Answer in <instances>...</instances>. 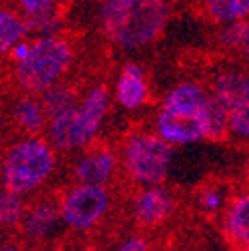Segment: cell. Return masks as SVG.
I'll return each mask as SVG.
<instances>
[{"mask_svg":"<svg viewBox=\"0 0 249 251\" xmlns=\"http://www.w3.org/2000/svg\"><path fill=\"white\" fill-rule=\"evenodd\" d=\"M222 229L233 247H247L249 243V196H233L224 209Z\"/></svg>","mask_w":249,"mask_h":251,"instance_id":"cell-15","label":"cell"},{"mask_svg":"<svg viewBox=\"0 0 249 251\" xmlns=\"http://www.w3.org/2000/svg\"><path fill=\"white\" fill-rule=\"evenodd\" d=\"M112 207V196L108 187L70 185L58 200V211L62 227L78 233L96 229Z\"/></svg>","mask_w":249,"mask_h":251,"instance_id":"cell-6","label":"cell"},{"mask_svg":"<svg viewBox=\"0 0 249 251\" xmlns=\"http://www.w3.org/2000/svg\"><path fill=\"white\" fill-rule=\"evenodd\" d=\"M209 104V90L194 80H185L170 88V92L164 96L162 106L172 112H181V114H194V116H203L207 112Z\"/></svg>","mask_w":249,"mask_h":251,"instance_id":"cell-14","label":"cell"},{"mask_svg":"<svg viewBox=\"0 0 249 251\" xmlns=\"http://www.w3.org/2000/svg\"><path fill=\"white\" fill-rule=\"evenodd\" d=\"M10 116L16 128L24 136H42L46 130V112L40 104L38 96H30V94H22L18 96L10 108Z\"/></svg>","mask_w":249,"mask_h":251,"instance_id":"cell-16","label":"cell"},{"mask_svg":"<svg viewBox=\"0 0 249 251\" xmlns=\"http://www.w3.org/2000/svg\"><path fill=\"white\" fill-rule=\"evenodd\" d=\"M16 12L22 16L28 34L34 32L36 38L58 36L62 28V6L54 0H20Z\"/></svg>","mask_w":249,"mask_h":251,"instance_id":"cell-13","label":"cell"},{"mask_svg":"<svg viewBox=\"0 0 249 251\" xmlns=\"http://www.w3.org/2000/svg\"><path fill=\"white\" fill-rule=\"evenodd\" d=\"M28 38V28L16 8L0 6V58L8 56L10 48Z\"/></svg>","mask_w":249,"mask_h":251,"instance_id":"cell-17","label":"cell"},{"mask_svg":"<svg viewBox=\"0 0 249 251\" xmlns=\"http://www.w3.org/2000/svg\"><path fill=\"white\" fill-rule=\"evenodd\" d=\"M0 251H22V247L16 243H6V245L0 247Z\"/></svg>","mask_w":249,"mask_h":251,"instance_id":"cell-26","label":"cell"},{"mask_svg":"<svg viewBox=\"0 0 249 251\" xmlns=\"http://www.w3.org/2000/svg\"><path fill=\"white\" fill-rule=\"evenodd\" d=\"M58 168V151L44 136H24L0 153L2 190L26 198L38 192Z\"/></svg>","mask_w":249,"mask_h":251,"instance_id":"cell-3","label":"cell"},{"mask_svg":"<svg viewBox=\"0 0 249 251\" xmlns=\"http://www.w3.org/2000/svg\"><path fill=\"white\" fill-rule=\"evenodd\" d=\"M116 251H151V247H149V243H148L146 237H142V235H130V237H126V239H124L116 247Z\"/></svg>","mask_w":249,"mask_h":251,"instance_id":"cell-24","label":"cell"},{"mask_svg":"<svg viewBox=\"0 0 249 251\" xmlns=\"http://www.w3.org/2000/svg\"><path fill=\"white\" fill-rule=\"evenodd\" d=\"M220 42L224 48L235 50V52H243L247 54V44H249V26L247 20L245 22H237L231 26H224L220 32Z\"/></svg>","mask_w":249,"mask_h":251,"instance_id":"cell-22","label":"cell"},{"mask_svg":"<svg viewBox=\"0 0 249 251\" xmlns=\"http://www.w3.org/2000/svg\"><path fill=\"white\" fill-rule=\"evenodd\" d=\"M74 58V48L64 36L34 38L26 60L12 66L14 82L24 94L40 96L44 90L64 82Z\"/></svg>","mask_w":249,"mask_h":251,"instance_id":"cell-4","label":"cell"},{"mask_svg":"<svg viewBox=\"0 0 249 251\" xmlns=\"http://www.w3.org/2000/svg\"><path fill=\"white\" fill-rule=\"evenodd\" d=\"M177 207L175 196L164 185L140 187L132 198V219L142 229H153L164 226Z\"/></svg>","mask_w":249,"mask_h":251,"instance_id":"cell-9","label":"cell"},{"mask_svg":"<svg viewBox=\"0 0 249 251\" xmlns=\"http://www.w3.org/2000/svg\"><path fill=\"white\" fill-rule=\"evenodd\" d=\"M120 168L140 187L164 185L174 164V148L153 132L136 130L124 138L118 151Z\"/></svg>","mask_w":249,"mask_h":251,"instance_id":"cell-5","label":"cell"},{"mask_svg":"<svg viewBox=\"0 0 249 251\" xmlns=\"http://www.w3.org/2000/svg\"><path fill=\"white\" fill-rule=\"evenodd\" d=\"M110 112V90L104 84H92L86 88L78 102L48 118L46 124V140L56 151H84L94 146L96 138L106 122Z\"/></svg>","mask_w":249,"mask_h":251,"instance_id":"cell-2","label":"cell"},{"mask_svg":"<svg viewBox=\"0 0 249 251\" xmlns=\"http://www.w3.org/2000/svg\"><path fill=\"white\" fill-rule=\"evenodd\" d=\"M233 251H249V249H247V247H235Z\"/></svg>","mask_w":249,"mask_h":251,"instance_id":"cell-27","label":"cell"},{"mask_svg":"<svg viewBox=\"0 0 249 251\" xmlns=\"http://www.w3.org/2000/svg\"><path fill=\"white\" fill-rule=\"evenodd\" d=\"M207 90L211 94V98L227 114L249 108V78L239 68L220 70L213 76Z\"/></svg>","mask_w":249,"mask_h":251,"instance_id":"cell-10","label":"cell"},{"mask_svg":"<svg viewBox=\"0 0 249 251\" xmlns=\"http://www.w3.org/2000/svg\"><path fill=\"white\" fill-rule=\"evenodd\" d=\"M229 136L227 130V112L217 104L211 94H209V104H207V140L211 142H222Z\"/></svg>","mask_w":249,"mask_h":251,"instance_id":"cell-21","label":"cell"},{"mask_svg":"<svg viewBox=\"0 0 249 251\" xmlns=\"http://www.w3.org/2000/svg\"><path fill=\"white\" fill-rule=\"evenodd\" d=\"M30 46H32V40L24 38V40H20L18 44H14V46L10 48L8 58H10V62H12V66H16V64H20V62L26 60V56L30 54Z\"/></svg>","mask_w":249,"mask_h":251,"instance_id":"cell-25","label":"cell"},{"mask_svg":"<svg viewBox=\"0 0 249 251\" xmlns=\"http://www.w3.org/2000/svg\"><path fill=\"white\" fill-rule=\"evenodd\" d=\"M153 134L168 146H190L207 140V112L203 116L160 108L153 118Z\"/></svg>","mask_w":249,"mask_h":251,"instance_id":"cell-7","label":"cell"},{"mask_svg":"<svg viewBox=\"0 0 249 251\" xmlns=\"http://www.w3.org/2000/svg\"><path fill=\"white\" fill-rule=\"evenodd\" d=\"M120 172L118 151L110 146H90L72 166V179L78 185L108 187Z\"/></svg>","mask_w":249,"mask_h":251,"instance_id":"cell-8","label":"cell"},{"mask_svg":"<svg viewBox=\"0 0 249 251\" xmlns=\"http://www.w3.org/2000/svg\"><path fill=\"white\" fill-rule=\"evenodd\" d=\"M26 211V200L14 196L6 190H0V229L12 231L20 227V222Z\"/></svg>","mask_w":249,"mask_h":251,"instance_id":"cell-20","label":"cell"},{"mask_svg":"<svg viewBox=\"0 0 249 251\" xmlns=\"http://www.w3.org/2000/svg\"><path fill=\"white\" fill-rule=\"evenodd\" d=\"M62 227V219L58 211V201L54 200H40L32 205H26L24 217L20 222L22 235L32 243H46Z\"/></svg>","mask_w":249,"mask_h":251,"instance_id":"cell-11","label":"cell"},{"mask_svg":"<svg viewBox=\"0 0 249 251\" xmlns=\"http://www.w3.org/2000/svg\"><path fill=\"white\" fill-rule=\"evenodd\" d=\"M207 18L220 26H231L237 22H245L249 14L247 0H209L203 4Z\"/></svg>","mask_w":249,"mask_h":251,"instance_id":"cell-18","label":"cell"},{"mask_svg":"<svg viewBox=\"0 0 249 251\" xmlns=\"http://www.w3.org/2000/svg\"><path fill=\"white\" fill-rule=\"evenodd\" d=\"M227 201H229L227 194H225L224 187H220V185H207V187H203V190L199 192V196H198V205L205 213H220V211H224Z\"/></svg>","mask_w":249,"mask_h":251,"instance_id":"cell-23","label":"cell"},{"mask_svg":"<svg viewBox=\"0 0 249 251\" xmlns=\"http://www.w3.org/2000/svg\"><path fill=\"white\" fill-rule=\"evenodd\" d=\"M172 16L162 0H108L98 8L104 36L122 50H142L153 44Z\"/></svg>","mask_w":249,"mask_h":251,"instance_id":"cell-1","label":"cell"},{"mask_svg":"<svg viewBox=\"0 0 249 251\" xmlns=\"http://www.w3.org/2000/svg\"><path fill=\"white\" fill-rule=\"evenodd\" d=\"M149 82L146 70L136 64L128 62L124 64L114 86V100L120 108L126 112H138L149 102Z\"/></svg>","mask_w":249,"mask_h":251,"instance_id":"cell-12","label":"cell"},{"mask_svg":"<svg viewBox=\"0 0 249 251\" xmlns=\"http://www.w3.org/2000/svg\"><path fill=\"white\" fill-rule=\"evenodd\" d=\"M38 98H40V104H42V108L46 112V118H52V116H56L60 112L72 108L80 98V92L72 84L60 82V84L44 90Z\"/></svg>","mask_w":249,"mask_h":251,"instance_id":"cell-19","label":"cell"}]
</instances>
